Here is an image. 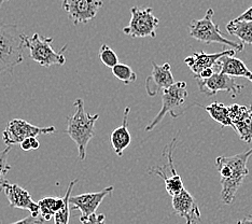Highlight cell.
<instances>
[{
    "label": "cell",
    "instance_id": "3957f363",
    "mask_svg": "<svg viewBox=\"0 0 252 224\" xmlns=\"http://www.w3.org/2000/svg\"><path fill=\"white\" fill-rule=\"evenodd\" d=\"M24 33L16 25L0 22V74L13 72L24 61Z\"/></svg>",
    "mask_w": 252,
    "mask_h": 224
},
{
    "label": "cell",
    "instance_id": "4316f807",
    "mask_svg": "<svg viewBox=\"0 0 252 224\" xmlns=\"http://www.w3.org/2000/svg\"><path fill=\"white\" fill-rule=\"evenodd\" d=\"M106 216L104 214H93L88 217H81L80 221L82 224H106Z\"/></svg>",
    "mask_w": 252,
    "mask_h": 224
},
{
    "label": "cell",
    "instance_id": "52a82bcc",
    "mask_svg": "<svg viewBox=\"0 0 252 224\" xmlns=\"http://www.w3.org/2000/svg\"><path fill=\"white\" fill-rule=\"evenodd\" d=\"M130 21L127 26L123 28V32L133 38L157 37V28L159 20L154 16L152 8L133 7L130 9Z\"/></svg>",
    "mask_w": 252,
    "mask_h": 224
},
{
    "label": "cell",
    "instance_id": "4fadbf2b",
    "mask_svg": "<svg viewBox=\"0 0 252 224\" xmlns=\"http://www.w3.org/2000/svg\"><path fill=\"white\" fill-rule=\"evenodd\" d=\"M171 205L175 214L185 218L187 224H198L200 221V211L195 198L186 189L171 197Z\"/></svg>",
    "mask_w": 252,
    "mask_h": 224
},
{
    "label": "cell",
    "instance_id": "cb8c5ba5",
    "mask_svg": "<svg viewBox=\"0 0 252 224\" xmlns=\"http://www.w3.org/2000/svg\"><path fill=\"white\" fill-rule=\"evenodd\" d=\"M113 76L116 77L120 81H122L124 84H129L131 82H135L137 79V74L131 69V67L125 65V64H119L114 66L112 69Z\"/></svg>",
    "mask_w": 252,
    "mask_h": 224
},
{
    "label": "cell",
    "instance_id": "277c9868",
    "mask_svg": "<svg viewBox=\"0 0 252 224\" xmlns=\"http://www.w3.org/2000/svg\"><path fill=\"white\" fill-rule=\"evenodd\" d=\"M214 13L215 12L213 9H208L203 19L193 20L189 25L190 36L196 39L197 41L204 42L206 44L220 43L223 45H228V47L238 52L244 51V43H236L223 36L219 26L215 24L213 21Z\"/></svg>",
    "mask_w": 252,
    "mask_h": 224
},
{
    "label": "cell",
    "instance_id": "603a6c76",
    "mask_svg": "<svg viewBox=\"0 0 252 224\" xmlns=\"http://www.w3.org/2000/svg\"><path fill=\"white\" fill-rule=\"evenodd\" d=\"M77 182H78V179H74L69 183V186H68L67 192L64 196L65 204H64V206H63V208L54 216V224H69V219H70L69 198L71 196L72 189L74 186H76Z\"/></svg>",
    "mask_w": 252,
    "mask_h": 224
},
{
    "label": "cell",
    "instance_id": "6da1fadb",
    "mask_svg": "<svg viewBox=\"0 0 252 224\" xmlns=\"http://www.w3.org/2000/svg\"><path fill=\"white\" fill-rule=\"evenodd\" d=\"M252 155V149L233 157H218L216 167L221 176V199L223 204H231L243 181L249 174L247 163Z\"/></svg>",
    "mask_w": 252,
    "mask_h": 224
},
{
    "label": "cell",
    "instance_id": "83f0119b",
    "mask_svg": "<svg viewBox=\"0 0 252 224\" xmlns=\"http://www.w3.org/2000/svg\"><path fill=\"white\" fill-rule=\"evenodd\" d=\"M44 220L42 219V217H33V216H30V217H26L24 219H22L20 221H16L14 223H11V224H43ZM0 224H3L0 222Z\"/></svg>",
    "mask_w": 252,
    "mask_h": 224
},
{
    "label": "cell",
    "instance_id": "e0dca14e",
    "mask_svg": "<svg viewBox=\"0 0 252 224\" xmlns=\"http://www.w3.org/2000/svg\"><path fill=\"white\" fill-rule=\"evenodd\" d=\"M130 112V107H126L123 113V122L122 125L119 126L114 129L110 135V142L113 148L114 152L117 153L118 157L121 158L124 150L129 147L131 142V136L127 128V121Z\"/></svg>",
    "mask_w": 252,
    "mask_h": 224
},
{
    "label": "cell",
    "instance_id": "7402d4cb",
    "mask_svg": "<svg viewBox=\"0 0 252 224\" xmlns=\"http://www.w3.org/2000/svg\"><path fill=\"white\" fill-rule=\"evenodd\" d=\"M205 110L209 113V116L213 118L216 122L221 124L222 128L225 126H231L233 128V123L230 118V112H228V107L224 103L215 101L210 103L209 106L205 107Z\"/></svg>",
    "mask_w": 252,
    "mask_h": 224
},
{
    "label": "cell",
    "instance_id": "9a60e30c",
    "mask_svg": "<svg viewBox=\"0 0 252 224\" xmlns=\"http://www.w3.org/2000/svg\"><path fill=\"white\" fill-rule=\"evenodd\" d=\"M236 50H226L222 51L220 53H214V54H207L204 51L200 52H193L192 56H189L185 60L187 66L191 69L194 73V77L198 76L205 69L208 68H216L218 63L224 56H235L236 54Z\"/></svg>",
    "mask_w": 252,
    "mask_h": 224
},
{
    "label": "cell",
    "instance_id": "f1b7e54d",
    "mask_svg": "<svg viewBox=\"0 0 252 224\" xmlns=\"http://www.w3.org/2000/svg\"><path fill=\"white\" fill-rule=\"evenodd\" d=\"M215 73H216V68H208L203 70L198 74V76H195V79H209L213 77Z\"/></svg>",
    "mask_w": 252,
    "mask_h": 224
},
{
    "label": "cell",
    "instance_id": "ac0fdd59",
    "mask_svg": "<svg viewBox=\"0 0 252 224\" xmlns=\"http://www.w3.org/2000/svg\"><path fill=\"white\" fill-rule=\"evenodd\" d=\"M217 71H221L234 78H246L252 82V71L246 66L243 61L235 56H224L218 63Z\"/></svg>",
    "mask_w": 252,
    "mask_h": 224
},
{
    "label": "cell",
    "instance_id": "44dd1931",
    "mask_svg": "<svg viewBox=\"0 0 252 224\" xmlns=\"http://www.w3.org/2000/svg\"><path fill=\"white\" fill-rule=\"evenodd\" d=\"M65 204L64 197H43L38 202L40 217L44 221H49L54 218Z\"/></svg>",
    "mask_w": 252,
    "mask_h": 224
},
{
    "label": "cell",
    "instance_id": "f546056e",
    "mask_svg": "<svg viewBox=\"0 0 252 224\" xmlns=\"http://www.w3.org/2000/svg\"><path fill=\"white\" fill-rule=\"evenodd\" d=\"M235 20L252 23V7L246 10L243 14H240V15H239L238 17H236V19H235Z\"/></svg>",
    "mask_w": 252,
    "mask_h": 224
},
{
    "label": "cell",
    "instance_id": "836d02e7",
    "mask_svg": "<svg viewBox=\"0 0 252 224\" xmlns=\"http://www.w3.org/2000/svg\"><path fill=\"white\" fill-rule=\"evenodd\" d=\"M5 1H9V0H0V8H1V5H2Z\"/></svg>",
    "mask_w": 252,
    "mask_h": 224
},
{
    "label": "cell",
    "instance_id": "8992f818",
    "mask_svg": "<svg viewBox=\"0 0 252 224\" xmlns=\"http://www.w3.org/2000/svg\"><path fill=\"white\" fill-rule=\"evenodd\" d=\"M187 83L185 81L175 82L170 88L163 90L162 94V108L158 116L153 119L152 122L146 128V131H151L157 125L162 122L166 113H170L173 118H178L180 108L185 105L188 98Z\"/></svg>",
    "mask_w": 252,
    "mask_h": 224
},
{
    "label": "cell",
    "instance_id": "7c38bea8",
    "mask_svg": "<svg viewBox=\"0 0 252 224\" xmlns=\"http://www.w3.org/2000/svg\"><path fill=\"white\" fill-rule=\"evenodd\" d=\"M0 188H1L2 191L7 195L11 207L30 210L32 216L33 217L40 216L39 205L38 203L33 202L31 194L27 192V190L23 189L18 185L9 183L8 181H5Z\"/></svg>",
    "mask_w": 252,
    "mask_h": 224
},
{
    "label": "cell",
    "instance_id": "7a4b0ae2",
    "mask_svg": "<svg viewBox=\"0 0 252 224\" xmlns=\"http://www.w3.org/2000/svg\"><path fill=\"white\" fill-rule=\"evenodd\" d=\"M76 112L67 118L66 133L78 148L79 159L83 160L87 158V147L95 135V123L99 114H90L84 109V101L81 98L74 100Z\"/></svg>",
    "mask_w": 252,
    "mask_h": 224
},
{
    "label": "cell",
    "instance_id": "ffe728a7",
    "mask_svg": "<svg viewBox=\"0 0 252 224\" xmlns=\"http://www.w3.org/2000/svg\"><path fill=\"white\" fill-rule=\"evenodd\" d=\"M226 31L232 36H236L242 43L252 44V23L234 19L227 23Z\"/></svg>",
    "mask_w": 252,
    "mask_h": 224
},
{
    "label": "cell",
    "instance_id": "484cf974",
    "mask_svg": "<svg viewBox=\"0 0 252 224\" xmlns=\"http://www.w3.org/2000/svg\"><path fill=\"white\" fill-rule=\"evenodd\" d=\"M11 151V147H7L4 150L0 151V187L7 181L5 180V175L11 170V166L8 163L9 152Z\"/></svg>",
    "mask_w": 252,
    "mask_h": 224
},
{
    "label": "cell",
    "instance_id": "d4e9b609",
    "mask_svg": "<svg viewBox=\"0 0 252 224\" xmlns=\"http://www.w3.org/2000/svg\"><path fill=\"white\" fill-rule=\"evenodd\" d=\"M99 60L105 66L111 69L119 64V57L117 53L105 43L101 44L99 49Z\"/></svg>",
    "mask_w": 252,
    "mask_h": 224
},
{
    "label": "cell",
    "instance_id": "5b68a950",
    "mask_svg": "<svg viewBox=\"0 0 252 224\" xmlns=\"http://www.w3.org/2000/svg\"><path fill=\"white\" fill-rule=\"evenodd\" d=\"M24 45L30 50V55L33 62L38 63L43 67H51L53 65L63 66L66 63L64 52L66 47L62 51L56 52L52 48L53 38L41 37L39 33H33L32 37L24 34Z\"/></svg>",
    "mask_w": 252,
    "mask_h": 224
},
{
    "label": "cell",
    "instance_id": "d6a6232c",
    "mask_svg": "<svg viewBox=\"0 0 252 224\" xmlns=\"http://www.w3.org/2000/svg\"><path fill=\"white\" fill-rule=\"evenodd\" d=\"M249 108V112H250V117H251V119H252V103L251 105L248 107Z\"/></svg>",
    "mask_w": 252,
    "mask_h": 224
},
{
    "label": "cell",
    "instance_id": "9c48e42d",
    "mask_svg": "<svg viewBox=\"0 0 252 224\" xmlns=\"http://www.w3.org/2000/svg\"><path fill=\"white\" fill-rule=\"evenodd\" d=\"M62 5L73 24L80 25L94 20L104 2L101 0H63Z\"/></svg>",
    "mask_w": 252,
    "mask_h": 224
},
{
    "label": "cell",
    "instance_id": "8fae6325",
    "mask_svg": "<svg viewBox=\"0 0 252 224\" xmlns=\"http://www.w3.org/2000/svg\"><path fill=\"white\" fill-rule=\"evenodd\" d=\"M152 72L146 79L145 86L147 94L149 96H156L161 90L170 88L175 83V79L171 73V67L169 63H165L163 65H158L152 62Z\"/></svg>",
    "mask_w": 252,
    "mask_h": 224
},
{
    "label": "cell",
    "instance_id": "2e32d148",
    "mask_svg": "<svg viewBox=\"0 0 252 224\" xmlns=\"http://www.w3.org/2000/svg\"><path fill=\"white\" fill-rule=\"evenodd\" d=\"M228 112H230L233 128L237 131L240 139L250 143L252 141V119L249 108L235 103L228 107Z\"/></svg>",
    "mask_w": 252,
    "mask_h": 224
},
{
    "label": "cell",
    "instance_id": "4dcf8cb0",
    "mask_svg": "<svg viewBox=\"0 0 252 224\" xmlns=\"http://www.w3.org/2000/svg\"><path fill=\"white\" fill-rule=\"evenodd\" d=\"M21 148L23 149L24 151H30L32 150V137L30 138H26L24 141L21 142Z\"/></svg>",
    "mask_w": 252,
    "mask_h": 224
},
{
    "label": "cell",
    "instance_id": "d6986e66",
    "mask_svg": "<svg viewBox=\"0 0 252 224\" xmlns=\"http://www.w3.org/2000/svg\"><path fill=\"white\" fill-rule=\"evenodd\" d=\"M166 168H167V166L165 165V166H163V167H157V168L149 169V174H154V175L161 177L164 180L166 191H167V193L170 195L171 197H173V196H175V195L179 194L182 190L185 189V186H183L182 178L178 174L167 176Z\"/></svg>",
    "mask_w": 252,
    "mask_h": 224
},
{
    "label": "cell",
    "instance_id": "1f68e13d",
    "mask_svg": "<svg viewBox=\"0 0 252 224\" xmlns=\"http://www.w3.org/2000/svg\"><path fill=\"white\" fill-rule=\"evenodd\" d=\"M236 224H252V217H247L244 218V219L237 221Z\"/></svg>",
    "mask_w": 252,
    "mask_h": 224
},
{
    "label": "cell",
    "instance_id": "30bf717a",
    "mask_svg": "<svg viewBox=\"0 0 252 224\" xmlns=\"http://www.w3.org/2000/svg\"><path fill=\"white\" fill-rule=\"evenodd\" d=\"M196 81L199 91L208 96H215L218 92L224 91L231 95L232 98H235L244 89V85L235 81L234 77L221 71H216L209 79H196Z\"/></svg>",
    "mask_w": 252,
    "mask_h": 224
},
{
    "label": "cell",
    "instance_id": "ba28073f",
    "mask_svg": "<svg viewBox=\"0 0 252 224\" xmlns=\"http://www.w3.org/2000/svg\"><path fill=\"white\" fill-rule=\"evenodd\" d=\"M53 133H55L54 126L39 128L28 123L25 120L14 119L8 123L7 128L3 130L2 140L7 147H12L14 145H21V142L24 141L26 138Z\"/></svg>",
    "mask_w": 252,
    "mask_h": 224
},
{
    "label": "cell",
    "instance_id": "5bb4252c",
    "mask_svg": "<svg viewBox=\"0 0 252 224\" xmlns=\"http://www.w3.org/2000/svg\"><path fill=\"white\" fill-rule=\"evenodd\" d=\"M112 192L113 187H108L98 192L84 193L77 195V196H70L69 203L73 206V210L81 211V217H88L95 214L102 200Z\"/></svg>",
    "mask_w": 252,
    "mask_h": 224
}]
</instances>
